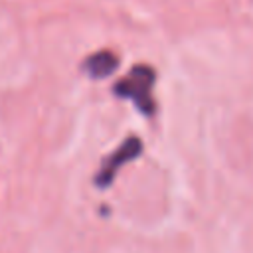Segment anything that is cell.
I'll list each match as a JSON object with an SVG mask.
<instances>
[{
    "label": "cell",
    "mask_w": 253,
    "mask_h": 253,
    "mask_svg": "<svg viewBox=\"0 0 253 253\" xmlns=\"http://www.w3.org/2000/svg\"><path fill=\"white\" fill-rule=\"evenodd\" d=\"M152 83H154L152 69L146 67V65H138V67H134L128 73V77L121 79L115 85V91L121 97L132 99L142 113H152V109H154V103L150 99V87H152Z\"/></svg>",
    "instance_id": "6da1fadb"
},
{
    "label": "cell",
    "mask_w": 253,
    "mask_h": 253,
    "mask_svg": "<svg viewBox=\"0 0 253 253\" xmlns=\"http://www.w3.org/2000/svg\"><path fill=\"white\" fill-rule=\"evenodd\" d=\"M140 150H142V144H140V140H138L136 136L126 138V140L119 146V150H117V152H115V154L105 162V166L101 168V172H99V176H97V182H99L101 186L109 184V182L113 180V176H115L117 168H119L121 164L128 162V160H132Z\"/></svg>",
    "instance_id": "7a4b0ae2"
},
{
    "label": "cell",
    "mask_w": 253,
    "mask_h": 253,
    "mask_svg": "<svg viewBox=\"0 0 253 253\" xmlns=\"http://www.w3.org/2000/svg\"><path fill=\"white\" fill-rule=\"evenodd\" d=\"M85 69H87V73L91 75V77H97V79H101V77H107V75H111L115 69H117V57L111 53V51H97V53H93V55H89L87 59H85V65H83Z\"/></svg>",
    "instance_id": "3957f363"
}]
</instances>
